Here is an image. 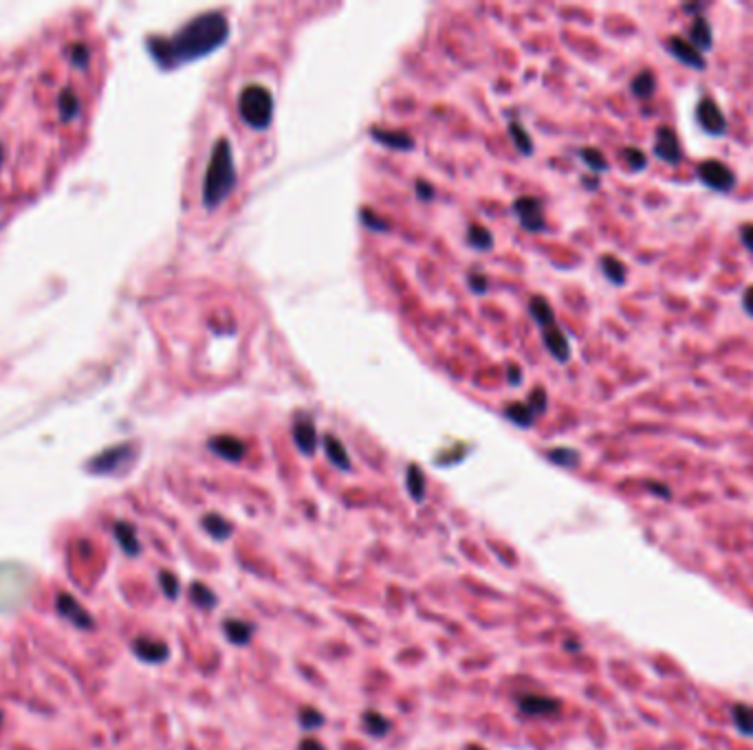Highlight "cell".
<instances>
[{"label":"cell","instance_id":"cell-1","mask_svg":"<svg viewBox=\"0 0 753 750\" xmlns=\"http://www.w3.org/2000/svg\"><path fill=\"white\" fill-rule=\"evenodd\" d=\"M101 75L104 45L88 9H67L0 47V229L84 152Z\"/></svg>","mask_w":753,"mask_h":750},{"label":"cell","instance_id":"cell-2","mask_svg":"<svg viewBox=\"0 0 753 750\" xmlns=\"http://www.w3.org/2000/svg\"><path fill=\"white\" fill-rule=\"evenodd\" d=\"M229 38V23L223 12H207L187 23L179 36L163 45L165 64L190 62L223 47Z\"/></svg>","mask_w":753,"mask_h":750},{"label":"cell","instance_id":"cell-3","mask_svg":"<svg viewBox=\"0 0 753 750\" xmlns=\"http://www.w3.org/2000/svg\"><path fill=\"white\" fill-rule=\"evenodd\" d=\"M236 187V165H234V154L232 145L225 139H218L214 143L212 156H209V165L203 178V205L207 209L221 207L229 194Z\"/></svg>","mask_w":753,"mask_h":750},{"label":"cell","instance_id":"cell-4","mask_svg":"<svg viewBox=\"0 0 753 750\" xmlns=\"http://www.w3.org/2000/svg\"><path fill=\"white\" fill-rule=\"evenodd\" d=\"M238 110L251 128L265 130L274 117V95L263 84H249L238 97Z\"/></svg>","mask_w":753,"mask_h":750},{"label":"cell","instance_id":"cell-5","mask_svg":"<svg viewBox=\"0 0 753 750\" xmlns=\"http://www.w3.org/2000/svg\"><path fill=\"white\" fill-rule=\"evenodd\" d=\"M696 178L707 189L718 194H731L738 185V176L720 158H705V161H700L696 165Z\"/></svg>","mask_w":753,"mask_h":750},{"label":"cell","instance_id":"cell-6","mask_svg":"<svg viewBox=\"0 0 753 750\" xmlns=\"http://www.w3.org/2000/svg\"><path fill=\"white\" fill-rule=\"evenodd\" d=\"M694 117H696L698 128L703 130L705 134H709V136H725L727 134V128H729L727 114H725L723 108H720V104L714 97L698 99Z\"/></svg>","mask_w":753,"mask_h":750},{"label":"cell","instance_id":"cell-7","mask_svg":"<svg viewBox=\"0 0 753 750\" xmlns=\"http://www.w3.org/2000/svg\"><path fill=\"white\" fill-rule=\"evenodd\" d=\"M654 156L667 165H678L683 161V145L676 130L667 123H661L654 132Z\"/></svg>","mask_w":753,"mask_h":750},{"label":"cell","instance_id":"cell-8","mask_svg":"<svg viewBox=\"0 0 753 750\" xmlns=\"http://www.w3.org/2000/svg\"><path fill=\"white\" fill-rule=\"evenodd\" d=\"M665 49H667L669 56L681 62V64H685L687 69H694V71H705L707 69L705 56L689 45L683 36H669L667 42H665Z\"/></svg>","mask_w":753,"mask_h":750},{"label":"cell","instance_id":"cell-9","mask_svg":"<svg viewBox=\"0 0 753 750\" xmlns=\"http://www.w3.org/2000/svg\"><path fill=\"white\" fill-rule=\"evenodd\" d=\"M518 706L525 715L531 717H553L560 715L562 711V702L555 698H549V695L542 693H525L518 698Z\"/></svg>","mask_w":753,"mask_h":750},{"label":"cell","instance_id":"cell-10","mask_svg":"<svg viewBox=\"0 0 753 750\" xmlns=\"http://www.w3.org/2000/svg\"><path fill=\"white\" fill-rule=\"evenodd\" d=\"M514 209L520 218V225L527 231H542L544 225H547L544 223V211H542V205L538 198L522 196L514 203Z\"/></svg>","mask_w":753,"mask_h":750},{"label":"cell","instance_id":"cell-11","mask_svg":"<svg viewBox=\"0 0 753 750\" xmlns=\"http://www.w3.org/2000/svg\"><path fill=\"white\" fill-rule=\"evenodd\" d=\"M689 45H692L696 51H700L705 56L711 49H714V29H711V23L705 14H700L692 20V25L687 29V38Z\"/></svg>","mask_w":753,"mask_h":750},{"label":"cell","instance_id":"cell-12","mask_svg":"<svg viewBox=\"0 0 753 750\" xmlns=\"http://www.w3.org/2000/svg\"><path fill=\"white\" fill-rule=\"evenodd\" d=\"M207 447L212 449V451L216 453V456H221V458H225V460H229V462H238V460H243V458H245V453H247V447H245V442H243V440L236 438V436H227V434L209 438Z\"/></svg>","mask_w":753,"mask_h":750},{"label":"cell","instance_id":"cell-13","mask_svg":"<svg viewBox=\"0 0 753 750\" xmlns=\"http://www.w3.org/2000/svg\"><path fill=\"white\" fill-rule=\"evenodd\" d=\"M544 346H547V350L551 352V356L555 359V361L560 363H569L571 361V343H569V337L564 335L562 328H558V326H551V328H544Z\"/></svg>","mask_w":753,"mask_h":750},{"label":"cell","instance_id":"cell-14","mask_svg":"<svg viewBox=\"0 0 753 750\" xmlns=\"http://www.w3.org/2000/svg\"><path fill=\"white\" fill-rule=\"evenodd\" d=\"M293 442L296 447L304 453V456H313L318 447V429L315 422L311 418H300L293 422Z\"/></svg>","mask_w":753,"mask_h":750},{"label":"cell","instance_id":"cell-15","mask_svg":"<svg viewBox=\"0 0 753 750\" xmlns=\"http://www.w3.org/2000/svg\"><path fill=\"white\" fill-rule=\"evenodd\" d=\"M134 653L143 660V662H163L167 656H170V649H167L165 642L161 640H152V638H137L132 645Z\"/></svg>","mask_w":753,"mask_h":750},{"label":"cell","instance_id":"cell-16","mask_svg":"<svg viewBox=\"0 0 753 750\" xmlns=\"http://www.w3.org/2000/svg\"><path fill=\"white\" fill-rule=\"evenodd\" d=\"M58 609H60L62 616H67L71 622H75L77 627H93V618L82 609V605L73 596L60 594L58 596Z\"/></svg>","mask_w":753,"mask_h":750},{"label":"cell","instance_id":"cell-17","mask_svg":"<svg viewBox=\"0 0 753 750\" xmlns=\"http://www.w3.org/2000/svg\"><path fill=\"white\" fill-rule=\"evenodd\" d=\"M201 526H203V531L209 537H212V540H216V542H225L234 533L232 522H227L225 517L218 515V513H207V515H203Z\"/></svg>","mask_w":753,"mask_h":750},{"label":"cell","instance_id":"cell-18","mask_svg":"<svg viewBox=\"0 0 753 750\" xmlns=\"http://www.w3.org/2000/svg\"><path fill=\"white\" fill-rule=\"evenodd\" d=\"M223 631L227 640L232 642V645H247V642L251 640V636H254V625L247 620H240V618H225L223 620Z\"/></svg>","mask_w":753,"mask_h":750},{"label":"cell","instance_id":"cell-19","mask_svg":"<svg viewBox=\"0 0 753 750\" xmlns=\"http://www.w3.org/2000/svg\"><path fill=\"white\" fill-rule=\"evenodd\" d=\"M370 136L374 141H379L388 147H394V150H412L414 141L410 134H405L401 130H385V128H372Z\"/></svg>","mask_w":753,"mask_h":750},{"label":"cell","instance_id":"cell-20","mask_svg":"<svg viewBox=\"0 0 753 750\" xmlns=\"http://www.w3.org/2000/svg\"><path fill=\"white\" fill-rule=\"evenodd\" d=\"M656 86H658L656 75H654L650 69H643V71H639L632 77V82H630V93L634 95L636 99H652L654 93H656Z\"/></svg>","mask_w":753,"mask_h":750},{"label":"cell","instance_id":"cell-21","mask_svg":"<svg viewBox=\"0 0 753 750\" xmlns=\"http://www.w3.org/2000/svg\"><path fill=\"white\" fill-rule=\"evenodd\" d=\"M529 313L533 317V322H536L540 328H551V326H555V311H553V306L544 300V298H531L529 302Z\"/></svg>","mask_w":753,"mask_h":750},{"label":"cell","instance_id":"cell-22","mask_svg":"<svg viewBox=\"0 0 753 750\" xmlns=\"http://www.w3.org/2000/svg\"><path fill=\"white\" fill-rule=\"evenodd\" d=\"M599 267H601V273L606 276V280H608L610 284H614V287H623L625 280H628V267L614 256H601L599 260Z\"/></svg>","mask_w":753,"mask_h":750},{"label":"cell","instance_id":"cell-23","mask_svg":"<svg viewBox=\"0 0 753 750\" xmlns=\"http://www.w3.org/2000/svg\"><path fill=\"white\" fill-rule=\"evenodd\" d=\"M324 451H326L328 460H331L337 469H344V471H348V469H350V456H348L346 447H344V445H342V440H337L333 434H326V436H324Z\"/></svg>","mask_w":753,"mask_h":750},{"label":"cell","instance_id":"cell-24","mask_svg":"<svg viewBox=\"0 0 753 750\" xmlns=\"http://www.w3.org/2000/svg\"><path fill=\"white\" fill-rule=\"evenodd\" d=\"M361 724H363V731L370 737H385L392 728V722L379 711H366L361 715Z\"/></svg>","mask_w":753,"mask_h":750},{"label":"cell","instance_id":"cell-25","mask_svg":"<svg viewBox=\"0 0 753 750\" xmlns=\"http://www.w3.org/2000/svg\"><path fill=\"white\" fill-rule=\"evenodd\" d=\"M731 720H734L736 728L747 737H753V706L738 702L731 706Z\"/></svg>","mask_w":753,"mask_h":750},{"label":"cell","instance_id":"cell-26","mask_svg":"<svg viewBox=\"0 0 753 750\" xmlns=\"http://www.w3.org/2000/svg\"><path fill=\"white\" fill-rule=\"evenodd\" d=\"M115 535H117V542L121 544V548L126 553H128L130 557L139 553V540H137V533H134V526L128 524V522H119L115 524Z\"/></svg>","mask_w":753,"mask_h":750},{"label":"cell","instance_id":"cell-27","mask_svg":"<svg viewBox=\"0 0 753 750\" xmlns=\"http://www.w3.org/2000/svg\"><path fill=\"white\" fill-rule=\"evenodd\" d=\"M405 484H407V493L412 495V500L421 502L425 498V475L418 464H410V467H407Z\"/></svg>","mask_w":753,"mask_h":750},{"label":"cell","instance_id":"cell-28","mask_svg":"<svg viewBox=\"0 0 753 750\" xmlns=\"http://www.w3.org/2000/svg\"><path fill=\"white\" fill-rule=\"evenodd\" d=\"M549 460L555 462L558 467H564V469H575L579 464L582 456L579 451H575L571 447H555V449H549Z\"/></svg>","mask_w":753,"mask_h":750},{"label":"cell","instance_id":"cell-29","mask_svg":"<svg viewBox=\"0 0 753 750\" xmlns=\"http://www.w3.org/2000/svg\"><path fill=\"white\" fill-rule=\"evenodd\" d=\"M505 416L516 422V425L520 427H531L533 425V418H536V414H533V409L527 405V403H509L505 407Z\"/></svg>","mask_w":753,"mask_h":750},{"label":"cell","instance_id":"cell-30","mask_svg":"<svg viewBox=\"0 0 753 750\" xmlns=\"http://www.w3.org/2000/svg\"><path fill=\"white\" fill-rule=\"evenodd\" d=\"M621 158H623V163L628 165V170H630V172H643L645 167H647V163H650L647 154L641 150V147H636V145L623 147Z\"/></svg>","mask_w":753,"mask_h":750},{"label":"cell","instance_id":"cell-31","mask_svg":"<svg viewBox=\"0 0 753 750\" xmlns=\"http://www.w3.org/2000/svg\"><path fill=\"white\" fill-rule=\"evenodd\" d=\"M467 242L478 251H489L494 247V236H491V231L487 227L472 225L467 229Z\"/></svg>","mask_w":753,"mask_h":750},{"label":"cell","instance_id":"cell-32","mask_svg":"<svg viewBox=\"0 0 753 750\" xmlns=\"http://www.w3.org/2000/svg\"><path fill=\"white\" fill-rule=\"evenodd\" d=\"M509 134H511V139H514V145L518 147V152H522L525 156L533 154V141H531V134L525 130V125H522L520 121H511V123H509Z\"/></svg>","mask_w":753,"mask_h":750},{"label":"cell","instance_id":"cell-33","mask_svg":"<svg viewBox=\"0 0 753 750\" xmlns=\"http://www.w3.org/2000/svg\"><path fill=\"white\" fill-rule=\"evenodd\" d=\"M190 598H192V603L196 607H201V609H212L216 605V601H218L216 594L205 583H192V588H190Z\"/></svg>","mask_w":753,"mask_h":750},{"label":"cell","instance_id":"cell-34","mask_svg":"<svg viewBox=\"0 0 753 750\" xmlns=\"http://www.w3.org/2000/svg\"><path fill=\"white\" fill-rule=\"evenodd\" d=\"M579 156H582V161H584L586 165H588L593 172H597V174L608 172V167H610V165H608V161H606L603 152H601V150H597V147H582V150H579Z\"/></svg>","mask_w":753,"mask_h":750},{"label":"cell","instance_id":"cell-35","mask_svg":"<svg viewBox=\"0 0 753 750\" xmlns=\"http://www.w3.org/2000/svg\"><path fill=\"white\" fill-rule=\"evenodd\" d=\"M298 720L304 731H315V728H320L324 724V715L318 709H313V706H302Z\"/></svg>","mask_w":753,"mask_h":750},{"label":"cell","instance_id":"cell-36","mask_svg":"<svg viewBox=\"0 0 753 750\" xmlns=\"http://www.w3.org/2000/svg\"><path fill=\"white\" fill-rule=\"evenodd\" d=\"M159 583H161V590H163V594L167 598H176V596H179V579H176L172 572L163 570V572L159 574Z\"/></svg>","mask_w":753,"mask_h":750},{"label":"cell","instance_id":"cell-37","mask_svg":"<svg viewBox=\"0 0 753 750\" xmlns=\"http://www.w3.org/2000/svg\"><path fill=\"white\" fill-rule=\"evenodd\" d=\"M533 414H544L547 411V405H549V396L547 392H544V387H536L533 392L529 394V403H527Z\"/></svg>","mask_w":753,"mask_h":750},{"label":"cell","instance_id":"cell-38","mask_svg":"<svg viewBox=\"0 0 753 750\" xmlns=\"http://www.w3.org/2000/svg\"><path fill=\"white\" fill-rule=\"evenodd\" d=\"M645 489L650 491L652 495H656V498H661V500H669V498H672V491H669L667 484L650 480V482H645Z\"/></svg>","mask_w":753,"mask_h":750},{"label":"cell","instance_id":"cell-39","mask_svg":"<svg viewBox=\"0 0 753 750\" xmlns=\"http://www.w3.org/2000/svg\"><path fill=\"white\" fill-rule=\"evenodd\" d=\"M361 220H363V223L368 225L370 229H379V231H385V229H388V223H385V220H381L379 216H372V211H370V209H363V211H361Z\"/></svg>","mask_w":753,"mask_h":750},{"label":"cell","instance_id":"cell-40","mask_svg":"<svg viewBox=\"0 0 753 750\" xmlns=\"http://www.w3.org/2000/svg\"><path fill=\"white\" fill-rule=\"evenodd\" d=\"M738 238H740V242H742V247H745L749 253H753V225H751V223H747V225H742V227H740Z\"/></svg>","mask_w":753,"mask_h":750},{"label":"cell","instance_id":"cell-41","mask_svg":"<svg viewBox=\"0 0 753 750\" xmlns=\"http://www.w3.org/2000/svg\"><path fill=\"white\" fill-rule=\"evenodd\" d=\"M469 287L476 293H485L487 291V278L483 273H469Z\"/></svg>","mask_w":753,"mask_h":750},{"label":"cell","instance_id":"cell-42","mask_svg":"<svg viewBox=\"0 0 753 750\" xmlns=\"http://www.w3.org/2000/svg\"><path fill=\"white\" fill-rule=\"evenodd\" d=\"M416 194L421 200H430V198H434V187L425 181H416Z\"/></svg>","mask_w":753,"mask_h":750},{"label":"cell","instance_id":"cell-43","mask_svg":"<svg viewBox=\"0 0 753 750\" xmlns=\"http://www.w3.org/2000/svg\"><path fill=\"white\" fill-rule=\"evenodd\" d=\"M298 750H326V748H324V744H322V742H318L315 737H304V739H302V742L298 744Z\"/></svg>","mask_w":753,"mask_h":750},{"label":"cell","instance_id":"cell-44","mask_svg":"<svg viewBox=\"0 0 753 750\" xmlns=\"http://www.w3.org/2000/svg\"><path fill=\"white\" fill-rule=\"evenodd\" d=\"M742 309H745V313L753 319V287H749L745 291V295H742Z\"/></svg>","mask_w":753,"mask_h":750},{"label":"cell","instance_id":"cell-45","mask_svg":"<svg viewBox=\"0 0 753 750\" xmlns=\"http://www.w3.org/2000/svg\"><path fill=\"white\" fill-rule=\"evenodd\" d=\"M509 381L514 383V385H518L522 381V370L520 367H516V365L509 367Z\"/></svg>","mask_w":753,"mask_h":750},{"label":"cell","instance_id":"cell-46","mask_svg":"<svg viewBox=\"0 0 753 750\" xmlns=\"http://www.w3.org/2000/svg\"><path fill=\"white\" fill-rule=\"evenodd\" d=\"M467 750H485V748H480V746H469Z\"/></svg>","mask_w":753,"mask_h":750},{"label":"cell","instance_id":"cell-47","mask_svg":"<svg viewBox=\"0 0 753 750\" xmlns=\"http://www.w3.org/2000/svg\"><path fill=\"white\" fill-rule=\"evenodd\" d=\"M0 720H3V713H0Z\"/></svg>","mask_w":753,"mask_h":750}]
</instances>
